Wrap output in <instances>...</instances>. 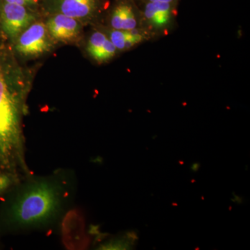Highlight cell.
Listing matches in <instances>:
<instances>
[{"mask_svg": "<svg viewBox=\"0 0 250 250\" xmlns=\"http://www.w3.org/2000/svg\"><path fill=\"white\" fill-rule=\"evenodd\" d=\"M76 192V175L69 169L24 176L0 200V237L59 227Z\"/></svg>", "mask_w": 250, "mask_h": 250, "instance_id": "obj_1", "label": "cell"}, {"mask_svg": "<svg viewBox=\"0 0 250 250\" xmlns=\"http://www.w3.org/2000/svg\"><path fill=\"white\" fill-rule=\"evenodd\" d=\"M45 25L52 40L64 43L77 40L82 31V22L61 14H51Z\"/></svg>", "mask_w": 250, "mask_h": 250, "instance_id": "obj_7", "label": "cell"}, {"mask_svg": "<svg viewBox=\"0 0 250 250\" xmlns=\"http://www.w3.org/2000/svg\"><path fill=\"white\" fill-rule=\"evenodd\" d=\"M45 8L51 14H61L80 22H90L101 9V0H45Z\"/></svg>", "mask_w": 250, "mask_h": 250, "instance_id": "obj_5", "label": "cell"}, {"mask_svg": "<svg viewBox=\"0 0 250 250\" xmlns=\"http://www.w3.org/2000/svg\"><path fill=\"white\" fill-rule=\"evenodd\" d=\"M5 2L10 4L22 5L27 7H32L36 6L39 2V0H5Z\"/></svg>", "mask_w": 250, "mask_h": 250, "instance_id": "obj_13", "label": "cell"}, {"mask_svg": "<svg viewBox=\"0 0 250 250\" xmlns=\"http://www.w3.org/2000/svg\"><path fill=\"white\" fill-rule=\"evenodd\" d=\"M129 31L117 30L112 29L108 34V39L116 47L118 51H125L126 42Z\"/></svg>", "mask_w": 250, "mask_h": 250, "instance_id": "obj_12", "label": "cell"}, {"mask_svg": "<svg viewBox=\"0 0 250 250\" xmlns=\"http://www.w3.org/2000/svg\"><path fill=\"white\" fill-rule=\"evenodd\" d=\"M1 5H0V11H1Z\"/></svg>", "mask_w": 250, "mask_h": 250, "instance_id": "obj_15", "label": "cell"}, {"mask_svg": "<svg viewBox=\"0 0 250 250\" xmlns=\"http://www.w3.org/2000/svg\"><path fill=\"white\" fill-rule=\"evenodd\" d=\"M62 241L69 250L82 249L86 246L84 220L79 210L70 208L59 224Z\"/></svg>", "mask_w": 250, "mask_h": 250, "instance_id": "obj_6", "label": "cell"}, {"mask_svg": "<svg viewBox=\"0 0 250 250\" xmlns=\"http://www.w3.org/2000/svg\"><path fill=\"white\" fill-rule=\"evenodd\" d=\"M37 16L29 7L5 2L0 11V25L5 36L14 42L20 34L32 23Z\"/></svg>", "mask_w": 250, "mask_h": 250, "instance_id": "obj_4", "label": "cell"}, {"mask_svg": "<svg viewBox=\"0 0 250 250\" xmlns=\"http://www.w3.org/2000/svg\"><path fill=\"white\" fill-rule=\"evenodd\" d=\"M178 0H146L148 2H164L171 3V4H176Z\"/></svg>", "mask_w": 250, "mask_h": 250, "instance_id": "obj_14", "label": "cell"}, {"mask_svg": "<svg viewBox=\"0 0 250 250\" xmlns=\"http://www.w3.org/2000/svg\"><path fill=\"white\" fill-rule=\"evenodd\" d=\"M30 88L29 72L12 54L0 49V168L22 177L31 173L23 131Z\"/></svg>", "mask_w": 250, "mask_h": 250, "instance_id": "obj_2", "label": "cell"}, {"mask_svg": "<svg viewBox=\"0 0 250 250\" xmlns=\"http://www.w3.org/2000/svg\"><path fill=\"white\" fill-rule=\"evenodd\" d=\"M176 4L146 1L143 12L147 25L155 30H162L170 26L175 14Z\"/></svg>", "mask_w": 250, "mask_h": 250, "instance_id": "obj_8", "label": "cell"}, {"mask_svg": "<svg viewBox=\"0 0 250 250\" xmlns=\"http://www.w3.org/2000/svg\"><path fill=\"white\" fill-rule=\"evenodd\" d=\"M112 29L117 30L131 31L139 25L137 12L131 1H120L114 6L110 17Z\"/></svg>", "mask_w": 250, "mask_h": 250, "instance_id": "obj_10", "label": "cell"}, {"mask_svg": "<svg viewBox=\"0 0 250 250\" xmlns=\"http://www.w3.org/2000/svg\"><path fill=\"white\" fill-rule=\"evenodd\" d=\"M86 49L90 57L99 63L108 62L118 52L108 36L100 31H94L90 35Z\"/></svg>", "mask_w": 250, "mask_h": 250, "instance_id": "obj_9", "label": "cell"}, {"mask_svg": "<svg viewBox=\"0 0 250 250\" xmlns=\"http://www.w3.org/2000/svg\"><path fill=\"white\" fill-rule=\"evenodd\" d=\"M22 176L0 168V200L22 178Z\"/></svg>", "mask_w": 250, "mask_h": 250, "instance_id": "obj_11", "label": "cell"}, {"mask_svg": "<svg viewBox=\"0 0 250 250\" xmlns=\"http://www.w3.org/2000/svg\"><path fill=\"white\" fill-rule=\"evenodd\" d=\"M52 41L45 23L36 21L20 34L14 42V48L21 57L35 58L50 52Z\"/></svg>", "mask_w": 250, "mask_h": 250, "instance_id": "obj_3", "label": "cell"}]
</instances>
